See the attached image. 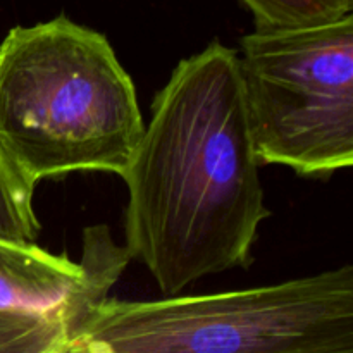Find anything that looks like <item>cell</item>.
I'll list each match as a JSON object with an SVG mask.
<instances>
[{"mask_svg": "<svg viewBox=\"0 0 353 353\" xmlns=\"http://www.w3.org/2000/svg\"><path fill=\"white\" fill-rule=\"evenodd\" d=\"M143 130L105 34L61 14L0 41V152L30 186L78 171L123 178Z\"/></svg>", "mask_w": 353, "mask_h": 353, "instance_id": "7a4b0ae2", "label": "cell"}, {"mask_svg": "<svg viewBox=\"0 0 353 353\" xmlns=\"http://www.w3.org/2000/svg\"><path fill=\"white\" fill-rule=\"evenodd\" d=\"M65 353H353V268L212 295L107 296Z\"/></svg>", "mask_w": 353, "mask_h": 353, "instance_id": "3957f363", "label": "cell"}, {"mask_svg": "<svg viewBox=\"0 0 353 353\" xmlns=\"http://www.w3.org/2000/svg\"><path fill=\"white\" fill-rule=\"evenodd\" d=\"M238 52L214 40L178 62L123 179L131 259L165 296L250 268L264 203Z\"/></svg>", "mask_w": 353, "mask_h": 353, "instance_id": "6da1fadb", "label": "cell"}, {"mask_svg": "<svg viewBox=\"0 0 353 353\" xmlns=\"http://www.w3.org/2000/svg\"><path fill=\"white\" fill-rule=\"evenodd\" d=\"M65 300L54 309H0V353H64Z\"/></svg>", "mask_w": 353, "mask_h": 353, "instance_id": "8992f818", "label": "cell"}, {"mask_svg": "<svg viewBox=\"0 0 353 353\" xmlns=\"http://www.w3.org/2000/svg\"><path fill=\"white\" fill-rule=\"evenodd\" d=\"M86 285V269L37 243L0 238V309L47 310Z\"/></svg>", "mask_w": 353, "mask_h": 353, "instance_id": "5b68a950", "label": "cell"}, {"mask_svg": "<svg viewBox=\"0 0 353 353\" xmlns=\"http://www.w3.org/2000/svg\"><path fill=\"white\" fill-rule=\"evenodd\" d=\"M238 59L261 164L307 178L350 168L353 12L307 26H255Z\"/></svg>", "mask_w": 353, "mask_h": 353, "instance_id": "277c9868", "label": "cell"}, {"mask_svg": "<svg viewBox=\"0 0 353 353\" xmlns=\"http://www.w3.org/2000/svg\"><path fill=\"white\" fill-rule=\"evenodd\" d=\"M255 26L295 28L319 24L353 12V0H240Z\"/></svg>", "mask_w": 353, "mask_h": 353, "instance_id": "ba28073f", "label": "cell"}, {"mask_svg": "<svg viewBox=\"0 0 353 353\" xmlns=\"http://www.w3.org/2000/svg\"><path fill=\"white\" fill-rule=\"evenodd\" d=\"M33 186L28 185L0 152V238L34 243L41 224L33 209Z\"/></svg>", "mask_w": 353, "mask_h": 353, "instance_id": "52a82bcc", "label": "cell"}]
</instances>
